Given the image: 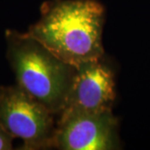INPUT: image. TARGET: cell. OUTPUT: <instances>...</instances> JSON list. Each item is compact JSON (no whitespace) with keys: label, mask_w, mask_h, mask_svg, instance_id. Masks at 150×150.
<instances>
[{"label":"cell","mask_w":150,"mask_h":150,"mask_svg":"<svg viewBox=\"0 0 150 150\" xmlns=\"http://www.w3.org/2000/svg\"><path fill=\"white\" fill-rule=\"evenodd\" d=\"M54 115L17 84L0 86V124L13 139L22 140L21 149L53 147Z\"/></svg>","instance_id":"cell-3"},{"label":"cell","mask_w":150,"mask_h":150,"mask_svg":"<svg viewBox=\"0 0 150 150\" xmlns=\"http://www.w3.org/2000/svg\"><path fill=\"white\" fill-rule=\"evenodd\" d=\"M6 57L17 85L55 115L64 110L76 67L61 60L28 33L7 30Z\"/></svg>","instance_id":"cell-2"},{"label":"cell","mask_w":150,"mask_h":150,"mask_svg":"<svg viewBox=\"0 0 150 150\" xmlns=\"http://www.w3.org/2000/svg\"><path fill=\"white\" fill-rule=\"evenodd\" d=\"M114 80V74L103 57L81 64L76 67L64 110L112 109L116 96Z\"/></svg>","instance_id":"cell-5"},{"label":"cell","mask_w":150,"mask_h":150,"mask_svg":"<svg viewBox=\"0 0 150 150\" xmlns=\"http://www.w3.org/2000/svg\"><path fill=\"white\" fill-rule=\"evenodd\" d=\"M53 147L62 150L118 149V119L112 109H64L56 122Z\"/></svg>","instance_id":"cell-4"},{"label":"cell","mask_w":150,"mask_h":150,"mask_svg":"<svg viewBox=\"0 0 150 150\" xmlns=\"http://www.w3.org/2000/svg\"><path fill=\"white\" fill-rule=\"evenodd\" d=\"M13 138L8 134L0 124V150H9L13 149Z\"/></svg>","instance_id":"cell-6"},{"label":"cell","mask_w":150,"mask_h":150,"mask_svg":"<svg viewBox=\"0 0 150 150\" xmlns=\"http://www.w3.org/2000/svg\"><path fill=\"white\" fill-rule=\"evenodd\" d=\"M104 8L95 0H53L42 6L28 33L74 67L104 55Z\"/></svg>","instance_id":"cell-1"}]
</instances>
